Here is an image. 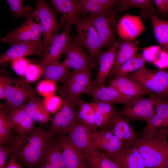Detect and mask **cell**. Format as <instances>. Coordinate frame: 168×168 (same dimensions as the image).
Returning <instances> with one entry per match:
<instances>
[{"mask_svg":"<svg viewBox=\"0 0 168 168\" xmlns=\"http://www.w3.org/2000/svg\"><path fill=\"white\" fill-rule=\"evenodd\" d=\"M54 134L40 127L12 136L8 141L10 153L28 168H35L45 156Z\"/></svg>","mask_w":168,"mask_h":168,"instance_id":"1","label":"cell"},{"mask_svg":"<svg viewBox=\"0 0 168 168\" xmlns=\"http://www.w3.org/2000/svg\"><path fill=\"white\" fill-rule=\"evenodd\" d=\"M168 135L167 128L140 133L134 146L147 168H168Z\"/></svg>","mask_w":168,"mask_h":168,"instance_id":"2","label":"cell"},{"mask_svg":"<svg viewBox=\"0 0 168 168\" xmlns=\"http://www.w3.org/2000/svg\"><path fill=\"white\" fill-rule=\"evenodd\" d=\"M33 12L40 20L43 35L42 48L39 55L44 57L58 30L63 26L58 23L55 14L45 0L37 1Z\"/></svg>","mask_w":168,"mask_h":168,"instance_id":"3","label":"cell"},{"mask_svg":"<svg viewBox=\"0 0 168 168\" xmlns=\"http://www.w3.org/2000/svg\"><path fill=\"white\" fill-rule=\"evenodd\" d=\"M151 93L167 98L168 96V73L165 71L148 69L144 67L126 76Z\"/></svg>","mask_w":168,"mask_h":168,"instance_id":"4","label":"cell"},{"mask_svg":"<svg viewBox=\"0 0 168 168\" xmlns=\"http://www.w3.org/2000/svg\"><path fill=\"white\" fill-rule=\"evenodd\" d=\"M96 29L103 47L108 49L114 41L115 30L118 15L113 10L104 13L89 15L83 18Z\"/></svg>","mask_w":168,"mask_h":168,"instance_id":"5","label":"cell"},{"mask_svg":"<svg viewBox=\"0 0 168 168\" xmlns=\"http://www.w3.org/2000/svg\"><path fill=\"white\" fill-rule=\"evenodd\" d=\"M78 41L87 50L92 62L97 64L102 53V42L94 27L79 16L73 24Z\"/></svg>","mask_w":168,"mask_h":168,"instance_id":"6","label":"cell"},{"mask_svg":"<svg viewBox=\"0 0 168 168\" xmlns=\"http://www.w3.org/2000/svg\"><path fill=\"white\" fill-rule=\"evenodd\" d=\"M36 92L23 77L15 78L10 75L6 88L5 98L7 104L6 110L19 107L26 101L35 96Z\"/></svg>","mask_w":168,"mask_h":168,"instance_id":"7","label":"cell"},{"mask_svg":"<svg viewBox=\"0 0 168 168\" xmlns=\"http://www.w3.org/2000/svg\"><path fill=\"white\" fill-rule=\"evenodd\" d=\"M91 69L74 70L58 89L60 97H65L77 104L81 94L90 83Z\"/></svg>","mask_w":168,"mask_h":168,"instance_id":"8","label":"cell"},{"mask_svg":"<svg viewBox=\"0 0 168 168\" xmlns=\"http://www.w3.org/2000/svg\"><path fill=\"white\" fill-rule=\"evenodd\" d=\"M148 98H144L142 96L134 97L125 105V106L119 112V114L129 121L139 120L147 124L156 112L152 94Z\"/></svg>","mask_w":168,"mask_h":168,"instance_id":"9","label":"cell"},{"mask_svg":"<svg viewBox=\"0 0 168 168\" xmlns=\"http://www.w3.org/2000/svg\"><path fill=\"white\" fill-rule=\"evenodd\" d=\"M62 103L59 111L51 120L48 131L51 134H67L76 121L75 107L77 104L65 97H61Z\"/></svg>","mask_w":168,"mask_h":168,"instance_id":"10","label":"cell"},{"mask_svg":"<svg viewBox=\"0 0 168 168\" xmlns=\"http://www.w3.org/2000/svg\"><path fill=\"white\" fill-rule=\"evenodd\" d=\"M84 48L76 37L70 38L64 53L66 58L62 63L74 70H92L97 64L92 62Z\"/></svg>","mask_w":168,"mask_h":168,"instance_id":"11","label":"cell"},{"mask_svg":"<svg viewBox=\"0 0 168 168\" xmlns=\"http://www.w3.org/2000/svg\"><path fill=\"white\" fill-rule=\"evenodd\" d=\"M91 135L95 147L104 151L110 158L119 154L126 145L113 134L112 128L92 132Z\"/></svg>","mask_w":168,"mask_h":168,"instance_id":"12","label":"cell"},{"mask_svg":"<svg viewBox=\"0 0 168 168\" xmlns=\"http://www.w3.org/2000/svg\"><path fill=\"white\" fill-rule=\"evenodd\" d=\"M60 148L65 168H81L86 164L83 152L78 149L67 136L54 134Z\"/></svg>","mask_w":168,"mask_h":168,"instance_id":"13","label":"cell"},{"mask_svg":"<svg viewBox=\"0 0 168 168\" xmlns=\"http://www.w3.org/2000/svg\"><path fill=\"white\" fill-rule=\"evenodd\" d=\"M61 24L64 26L62 31L54 38L44 59L39 62L42 65L48 63L59 60L61 57L65 53L70 39L69 32L72 24L62 18Z\"/></svg>","mask_w":168,"mask_h":168,"instance_id":"14","label":"cell"},{"mask_svg":"<svg viewBox=\"0 0 168 168\" xmlns=\"http://www.w3.org/2000/svg\"><path fill=\"white\" fill-rule=\"evenodd\" d=\"M93 131L80 122L76 121L67 133V137L80 151L92 154L98 151L92 137Z\"/></svg>","mask_w":168,"mask_h":168,"instance_id":"15","label":"cell"},{"mask_svg":"<svg viewBox=\"0 0 168 168\" xmlns=\"http://www.w3.org/2000/svg\"><path fill=\"white\" fill-rule=\"evenodd\" d=\"M145 29L144 24L140 16L126 13L118 22L116 31L119 38L129 40L138 37Z\"/></svg>","mask_w":168,"mask_h":168,"instance_id":"16","label":"cell"},{"mask_svg":"<svg viewBox=\"0 0 168 168\" xmlns=\"http://www.w3.org/2000/svg\"><path fill=\"white\" fill-rule=\"evenodd\" d=\"M119 41H115L107 50L102 52L98 61L99 67L96 78L91 82V85L95 88L105 86V80L113 68L118 49Z\"/></svg>","mask_w":168,"mask_h":168,"instance_id":"17","label":"cell"},{"mask_svg":"<svg viewBox=\"0 0 168 168\" xmlns=\"http://www.w3.org/2000/svg\"><path fill=\"white\" fill-rule=\"evenodd\" d=\"M84 93L92 96L95 101L112 104L118 103L126 105L134 97L124 95L110 85L95 88L91 85L90 83Z\"/></svg>","mask_w":168,"mask_h":168,"instance_id":"18","label":"cell"},{"mask_svg":"<svg viewBox=\"0 0 168 168\" xmlns=\"http://www.w3.org/2000/svg\"><path fill=\"white\" fill-rule=\"evenodd\" d=\"M12 129L17 135H22L36 129L34 122L21 106L5 110Z\"/></svg>","mask_w":168,"mask_h":168,"instance_id":"19","label":"cell"},{"mask_svg":"<svg viewBox=\"0 0 168 168\" xmlns=\"http://www.w3.org/2000/svg\"><path fill=\"white\" fill-rule=\"evenodd\" d=\"M129 121L118 112L112 120V128L114 134L124 144L134 145L138 138Z\"/></svg>","mask_w":168,"mask_h":168,"instance_id":"20","label":"cell"},{"mask_svg":"<svg viewBox=\"0 0 168 168\" xmlns=\"http://www.w3.org/2000/svg\"><path fill=\"white\" fill-rule=\"evenodd\" d=\"M118 0H74L78 16L107 12L113 9Z\"/></svg>","mask_w":168,"mask_h":168,"instance_id":"21","label":"cell"},{"mask_svg":"<svg viewBox=\"0 0 168 168\" xmlns=\"http://www.w3.org/2000/svg\"><path fill=\"white\" fill-rule=\"evenodd\" d=\"M111 158L120 168H147L134 145H126L119 154Z\"/></svg>","mask_w":168,"mask_h":168,"instance_id":"22","label":"cell"},{"mask_svg":"<svg viewBox=\"0 0 168 168\" xmlns=\"http://www.w3.org/2000/svg\"><path fill=\"white\" fill-rule=\"evenodd\" d=\"M110 85L124 95L133 97L142 96L147 94L150 95L152 93L126 76H113Z\"/></svg>","mask_w":168,"mask_h":168,"instance_id":"23","label":"cell"},{"mask_svg":"<svg viewBox=\"0 0 168 168\" xmlns=\"http://www.w3.org/2000/svg\"><path fill=\"white\" fill-rule=\"evenodd\" d=\"M91 103L97 128L102 130L112 126L113 119L118 112L113 104L95 101Z\"/></svg>","mask_w":168,"mask_h":168,"instance_id":"24","label":"cell"},{"mask_svg":"<svg viewBox=\"0 0 168 168\" xmlns=\"http://www.w3.org/2000/svg\"><path fill=\"white\" fill-rule=\"evenodd\" d=\"M154 100V107L156 112L147 124L140 133L160 128L165 120L168 118V101L167 98L152 94Z\"/></svg>","mask_w":168,"mask_h":168,"instance_id":"25","label":"cell"},{"mask_svg":"<svg viewBox=\"0 0 168 168\" xmlns=\"http://www.w3.org/2000/svg\"><path fill=\"white\" fill-rule=\"evenodd\" d=\"M142 14L150 18L156 39L162 49L168 53V22L160 18L157 15L150 10H142Z\"/></svg>","mask_w":168,"mask_h":168,"instance_id":"26","label":"cell"},{"mask_svg":"<svg viewBox=\"0 0 168 168\" xmlns=\"http://www.w3.org/2000/svg\"><path fill=\"white\" fill-rule=\"evenodd\" d=\"M43 102L35 96L30 99L26 104L21 106L32 119L39 123L40 126L46 124L52 119L44 108Z\"/></svg>","mask_w":168,"mask_h":168,"instance_id":"27","label":"cell"},{"mask_svg":"<svg viewBox=\"0 0 168 168\" xmlns=\"http://www.w3.org/2000/svg\"><path fill=\"white\" fill-rule=\"evenodd\" d=\"M139 49L134 40L119 41L114 65L109 76L113 77L118 68L132 58Z\"/></svg>","mask_w":168,"mask_h":168,"instance_id":"28","label":"cell"},{"mask_svg":"<svg viewBox=\"0 0 168 168\" xmlns=\"http://www.w3.org/2000/svg\"><path fill=\"white\" fill-rule=\"evenodd\" d=\"M40 50L39 48L30 41L12 46L0 56V65L18 58L37 55Z\"/></svg>","mask_w":168,"mask_h":168,"instance_id":"29","label":"cell"},{"mask_svg":"<svg viewBox=\"0 0 168 168\" xmlns=\"http://www.w3.org/2000/svg\"><path fill=\"white\" fill-rule=\"evenodd\" d=\"M42 66L44 79L63 82L71 74L70 68L62 63H60L59 60L52 61Z\"/></svg>","mask_w":168,"mask_h":168,"instance_id":"30","label":"cell"},{"mask_svg":"<svg viewBox=\"0 0 168 168\" xmlns=\"http://www.w3.org/2000/svg\"><path fill=\"white\" fill-rule=\"evenodd\" d=\"M77 105L78 109L76 113V121L81 123L91 131L96 130L94 111L91 103L79 99Z\"/></svg>","mask_w":168,"mask_h":168,"instance_id":"31","label":"cell"},{"mask_svg":"<svg viewBox=\"0 0 168 168\" xmlns=\"http://www.w3.org/2000/svg\"><path fill=\"white\" fill-rule=\"evenodd\" d=\"M30 23L28 19L21 26L2 37L1 41L12 46L30 42Z\"/></svg>","mask_w":168,"mask_h":168,"instance_id":"32","label":"cell"},{"mask_svg":"<svg viewBox=\"0 0 168 168\" xmlns=\"http://www.w3.org/2000/svg\"><path fill=\"white\" fill-rule=\"evenodd\" d=\"M83 153L91 168H120L116 161L104 152L98 151L91 154Z\"/></svg>","mask_w":168,"mask_h":168,"instance_id":"33","label":"cell"},{"mask_svg":"<svg viewBox=\"0 0 168 168\" xmlns=\"http://www.w3.org/2000/svg\"><path fill=\"white\" fill-rule=\"evenodd\" d=\"M50 2L55 10L72 24L79 16L74 0H51Z\"/></svg>","mask_w":168,"mask_h":168,"instance_id":"34","label":"cell"},{"mask_svg":"<svg viewBox=\"0 0 168 168\" xmlns=\"http://www.w3.org/2000/svg\"><path fill=\"white\" fill-rule=\"evenodd\" d=\"M146 62L142 54L138 52L132 58L124 63L118 68L113 76H127L131 73L134 72L144 67Z\"/></svg>","mask_w":168,"mask_h":168,"instance_id":"35","label":"cell"},{"mask_svg":"<svg viewBox=\"0 0 168 168\" xmlns=\"http://www.w3.org/2000/svg\"><path fill=\"white\" fill-rule=\"evenodd\" d=\"M152 2L150 0H118L117 7L115 12L119 15L131 8L137 7L152 11L157 15L158 11Z\"/></svg>","mask_w":168,"mask_h":168,"instance_id":"36","label":"cell"},{"mask_svg":"<svg viewBox=\"0 0 168 168\" xmlns=\"http://www.w3.org/2000/svg\"><path fill=\"white\" fill-rule=\"evenodd\" d=\"M44 158L58 168H65L61 151L55 136Z\"/></svg>","mask_w":168,"mask_h":168,"instance_id":"37","label":"cell"},{"mask_svg":"<svg viewBox=\"0 0 168 168\" xmlns=\"http://www.w3.org/2000/svg\"><path fill=\"white\" fill-rule=\"evenodd\" d=\"M28 19L30 21L31 31L30 41L39 48L40 50L37 54L39 55L42 48L43 42L41 40V35L43 34L42 29L39 18L33 12Z\"/></svg>","mask_w":168,"mask_h":168,"instance_id":"38","label":"cell"},{"mask_svg":"<svg viewBox=\"0 0 168 168\" xmlns=\"http://www.w3.org/2000/svg\"><path fill=\"white\" fill-rule=\"evenodd\" d=\"M7 2L11 8L12 16L18 18L22 17L28 18L31 15L32 8L28 5L24 7L22 0H7Z\"/></svg>","mask_w":168,"mask_h":168,"instance_id":"39","label":"cell"},{"mask_svg":"<svg viewBox=\"0 0 168 168\" xmlns=\"http://www.w3.org/2000/svg\"><path fill=\"white\" fill-rule=\"evenodd\" d=\"M12 129L6 111L0 108V145L8 142L11 138Z\"/></svg>","mask_w":168,"mask_h":168,"instance_id":"40","label":"cell"},{"mask_svg":"<svg viewBox=\"0 0 168 168\" xmlns=\"http://www.w3.org/2000/svg\"><path fill=\"white\" fill-rule=\"evenodd\" d=\"M56 83L51 80L44 79L38 83L37 92L45 98L54 95L56 89Z\"/></svg>","mask_w":168,"mask_h":168,"instance_id":"41","label":"cell"},{"mask_svg":"<svg viewBox=\"0 0 168 168\" xmlns=\"http://www.w3.org/2000/svg\"><path fill=\"white\" fill-rule=\"evenodd\" d=\"M43 102L47 112L49 114H54L59 110L62 103V99L60 96L54 95L45 97Z\"/></svg>","mask_w":168,"mask_h":168,"instance_id":"42","label":"cell"},{"mask_svg":"<svg viewBox=\"0 0 168 168\" xmlns=\"http://www.w3.org/2000/svg\"><path fill=\"white\" fill-rule=\"evenodd\" d=\"M43 66L40 64H30L25 72V79L28 82H35L42 75Z\"/></svg>","mask_w":168,"mask_h":168,"instance_id":"43","label":"cell"},{"mask_svg":"<svg viewBox=\"0 0 168 168\" xmlns=\"http://www.w3.org/2000/svg\"><path fill=\"white\" fill-rule=\"evenodd\" d=\"M11 63L14 71L20 77L24 76L26 70L31 64L30 61L24 57L13 59L11 61Z\"/></svg>","mask_w":168,"mask_h":168,"instance_id":"44","label":"cell"},{"mask_svg":"<svg viewBox=\"0 0 168 168\" xmlns=\"http://www.w3.org/2000/svg\"><path fill=\"white\" fill-rule=\"evenodd\" d=\"M9 75L6 70L2 68L0 70V100L4 99L6 88L7 85Z\"/></svg>","mask_w":168,"mask_h":168,"instance_id":"45","label":"cell"},{"mask_svg":"<svg viewBox=\"0 0 168 168\" xmlns=\"http://www.w3.org/2000/svg\"><path fill=\"white\" fill-rule=\"evenodd\" d=\"M152 1L156 5L158 11L166 16L168 12V0H153Z\"/></svg>","mask_w":168,"mask_h":168,"instance_id":"46","label":"cell"},{"mask_svg":"<svg viewBox=\"0 0 168 168\" xmlns=\"http://www.w3.org/2000/svg\"><path fill=\"white\" fill-rule=\"evenodd\" d=\"M10 153L9 147H0V168H4L7 158Z\"/></svg>","mask_w":168,"mask_h":168,"instance_id":"47","label":"cell"},{"mask_svg":"<svg viewBox=\"0 0 168 168\" xmlns=\"http://www.w3.org/2000/svg\"><path fill=\"white\" fill-rule=\"evenodd\" d=\"M10 155L9 161L4 168H23L14 156L11 154Z\"/></svg>","mask_w":168,"mask_h":168,"instance_id":"48","label":"cell"},{"mask_svg":"<svg viewBox=\"0 0 168 168\" xmlns=\"http://www.w3.org/2000/svg\"><path fill=\"white\" fill-rule=\"evenodd\" d=\"M35 168H58L52 164L45 158L40 162Z\"/></svg>","mask_w":168,"mask_h":168,"instance_id":"49","label":"cell"},{"mask_svg":"<svg viewBox=\"0 0 168 168\" xmlns=\"http://www.w3.org/2000/svg\"><path fill=\"white\" fill-rule=\"evenodd\" d=\"M81 168H91V167L88 166L87 165H86V163Z\"/></svg>","mask_w":168,"mask_h":168,"instance_id":"50","label":"cell"},{"mask_svg":"<svg viewBox=\"0 0 168 168\" xmlns=\"http://www.w3.org/2000/svg\"></svg>","mask_w":168,"mask_h":168,"instance_id":"51","label":"cell"}]
</instances>
